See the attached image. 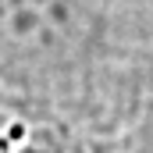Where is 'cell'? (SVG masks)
Instances as JSON below:
<instances>
[{
  "label": "cell",
  "instance_id": "obj_1",
  "mask_svg": "<svg viewBox=\"0 0 153 153\" xmlns=\"http://www.w3.org/2000/svg\"><path fill=\"white\" fill-rule=\"evenodd\" d=\"M0 93L89 146L153 107V0H0Z\"/></svg>",
  "mask_w": 153,
  "mask_h": 153
}]
</instances>
